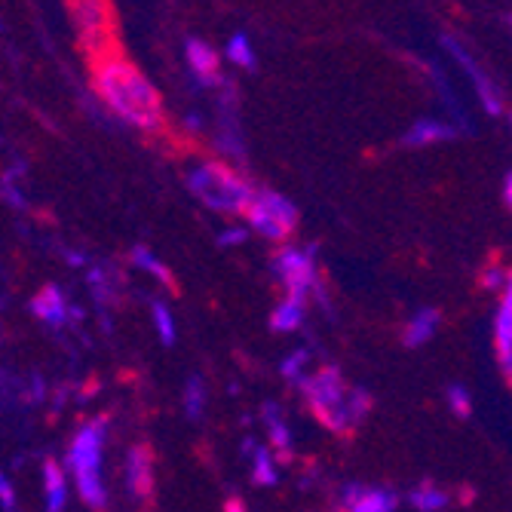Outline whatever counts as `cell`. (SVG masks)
I'll return each instance as SVG.
<instances>
[{"mask_svg":"<svg viewBox=\"0 0 512 512\" xmlns=\"http://www.w3.org/2000/svg\"><path fill=\"white\" fill-rule=\"evenodd\" d=\"M184 56H188V65H191V71L197 74V80H200L203 86L221 83V71H218L221 59H218V53L212 50V46H209L206 40L191 37L188 46H184Z\"/></svg>","mask_w":512,"mask_h":512,"instance_id":"8fae6325","label":"cell"},{"mask_svg":"<svg viewBox=\"0 0 512 512\" xmlns=\"http://www.w3.org/2000/svg\"><path fill=\"white\" fill-rule=\"evenodd\" d=\"M439 310H421L411 322H408V329H405V344L408 347H421L433 338L436 332V325H439Z\"/></svg>","mask_w":512,"mask_h":512,"instance_id":"ac0fdd59","label":"cell"},{"mask_svg":"<svg viewBox=\"0 0 512 512\" xmlns=\"http://www.w3.org/2000/svg\"><path fill=\"white\" fill-rule=\"evenodd\" d=\"M512 292L503 289L500 292V307H497V319H494V353L503 371V381L509 384V371H512Z\"/></svg>","mask_w":512,"mask_h":512,"instance_id":"30bf717a","label":"cell"},{"mask_svg":"<svg viewBox=\"0 0 512 512\" xmlns=\"http://www.w3.org/2000/svg\"><path fill=\"white\" fill-rule=\"evenodd\" d=\"M399 506V497L393 491H365L350 512H393Z\"/></svg>","mask_w":512,"mask_h":512,"instance_id":"7402d4cb","label":"cell"},{"mask_svg":"<svg viewBox=\"0 0 512 512\" xmlns=\"http://www.w3.org/2000/svg\"><path fill=\"white\" fill-rule=\"evenodd\" d=\"M503 203H506V206L512 203V175H509V172L503 175Z\"/></svg>","mask_w":512,"mask_h":512,"instance_id":"836d02e7","label":"cell"},{"mask_svg":"<svg viewBox=\"0 0 512 512\" xmlns=\"http://www.w3.org/2000/svg\"><path fill=\"white\" fill-rule=\"evenodd\" d=\"M224 56H227L230 65H237V68H255V65H258V56H255V50H252V40H249L243 31H237L234 37L227 40Z\"/></svg>","mask_w":512,"mask_h":512,"instance_id":"ffe728a7","label":"cell"},{"mask_svg":"<svg viewBox=\"0 0 512 512\" xmlns=\"http://www.w3.org/2000/svg\"><path fill=\"white\" fill-rule=\"evenodd\" d=\"M105 417L99 421H89L77 430V439L71 445L68 463L74 473H86V470H99L102 463V445H105Z\"/></svg>","mask_w":512,"mask_h":512,"instance_id":"ba28073f","label":"cell"},{"mask_svg":"<svg viewBox=\"0 0 512 512\" xmlns=\"http://www.w3.org/2000/svg\"><path fill=\"white\" fill-rule=\"evenodd\" d=\"M203 405H206V387H203L200 378H191L188 396H184V408H188L191 417H200V414H203Z\"/></svg>","mask_w":512,"mask_h":512,"instance_id":"4316f807","label":"cell"},{"mask_svg":"<svg viewBox=\"0 0 512 512\" xmlns=\"http://www.w3.org/2000/svg\"><path fill=\"white\" fill-rule=\"evenodd\" d=\"M448 405L454 408L457 417H470V414H473L470 390H463V387H448Z\"/></svg>","mask_w":512,"mask_h":512,"instance_id":"83f0119b","label":"cell"},{"mask_svg":"<svg viewBox=\"0 0 512 512\" xmlns=\"http://www.w3.org/2000/svg\"><path fill=\"white\" fill-rule=\"evenodd\" d=\"M246 240V230H227V234H221V243L224 246H237Z\"/></svg>","mask_w":512,"mask_h":512,"instance_id":"1f68e13d","label":"cell"},{"mask_svg":"<svg viewBox=\"0 0 512 512\" xmlns=\"http://www.w3.org/2000/svg\"><path fill=\"white\" fill-rule=\"evenodd\" d=\"M479 286L482 289H488V292H494V289H509V270L497 261V258H491L488 264H485V270L479 273Z\"/></svg>","mask_w":512,"mask_h":512,"instance_id":"cb8c5ba5","label":"cell"},{"mask_svg":"<svg viewBox=\"0 0 512 512\" xmlns=\"http://www.w3.org/2000/svg\"><path fill=\"white\" fill-rule=\"evenodd\" d=\"M371 405H375V399H371V393H368V390H362V387H356V390H353V414H356V421H362V417L371 411Z\"/></svg>","mask_w":512,"mask_h":512,"instance_id":"f546056e","label":"cell"},{"mask_svg":"<svg viewBox=\"0 0 512 512\" xmlns=\"http://www.w3.org/2000/svg\"><path fill=\"white\" fill-rule=\"evenodd\" d=\"M224 512H249V509H246V503L240 497H227L224 500Z\"/></svg>","mask_w":512,"mask_h":512,"instance_id":"d6a6232c","label":"cell"},{"mask_svg":"<svg viewBox=\"0 0 512 512\" xmlns=\"http://www.w3.org/2000/svg\"><path fill=\"white\" fill-rule=\"evenodd\" d=\"M126 485L129 494L142 503H154L157 485H154V451L148 442H138L126 454Z\"/></svg>","mask_w":512,"mask_h":512,"instance_id":"52a82bcc","label":"cell"},{"mask_svg":"<svg viewBox=\"0 0 512 512\" xmlns=\"http://www.w3.org/2000/svg\"><path fill=\"white\" fill-rule=\"evenodd\" d=\"M188 188L209 209L224 215H243L252 203V184L224 163H203L188 175Z\"/></svg>","mask_w":512,"mask_h":512,"instance_id":"3957f363","label":"cell"},{"mask_svg":"<svg viewBox=\"0 0 512 512\" xmlns=\"http://www.w3.org/2000/svg\"><path fill=\"white\" fill-rule=\"evenodd\" d=\"M264 417H267V427H270V442L279 454V463H289L292 460V436H289V427L283 424V417L273 405H264Z\"/></svg>","mask_w":512,"mask_h":512,"instance_id":"e0dca14e","label":"cell"},{"mask_svg":"<svg viewBox=\"0 0 512 512\" xmlns=\"http://www.w3.org/2000/svg\"><path fill=\"white\" fill-rule=\"evenodd\" d=\"M457 129L442 123V120H417L405 138H402V145L405 148H424V145H439V142H448V138H454Z\"/></svg>","mask_w":512,"mask_h":512,"instance_id":"7c38bea8","label":"cell"},{"mask_svg":"<svg viewBox=\"0 0 512 512\" xmlns=\"http://www.w3.org/2000/svg\"><path fill=\"white\" fill-rule=\"evenodd\" d=\"M243 215L249 218V224L261 237H267L273 243L292 240V234L298 230V209L286 197H279L273 191H255L252 203Z\"/></svg>","mask_w":512,"mask_h":512,"instance_id":"277c9868","label":"cell"},{"mask_svg":"<svg viewBox=\"0 0 512 512\" xmlns=\"http://www.w3.org/2000/svg\"><path fill=\"white\" fill-rule=\"evenodd\" d=\"M255 467H252V482L255 485H276V463L267 448H255Z\"/></svg>","mask_w":512,"mask_h":512,"instance_id":"d4e9b609","label":"cell"},{"mask_svg":"<svg viewBox=\"0 0 512 512\" xmlns=\"http://www.w3.org/2000/svg\"><path fill=\"white\" fill-rule=\"evenodd\" d=\"M301 322H304V304L286 298L283 304H279L270 316V329L273 332H295L301 329Z\"/></svg>","mask_w":512,"mask_h":512,"instance_id":"d6986e66","label":"cell"},{"mask_svg":"<svg viewBox=\"0 0 512 512\" xmlns=\"http://www.w3.org/2000/svg\"><path fill=\"white\" fill-rule=\"evenodd\" d=\"M31 310L37 319L50 322V325H62L68 319V304H65V295L56 289V286H46L34 301H31Z\"/></svg>","mask_w":512,"mask_h":512,"instance_id":"5bb4252c","label":"cell"},{"mask_svg":"<svg viewBox=\"0 0 512 512\" xmlns=\"http://www.w3.org/2000/svg\"><path fill=\"white\" fill-rule=\"evenodd\" d=\"M68 10L77 28L80 43L92 59L111 53V13L108 0H68Z\"/></svg>","mask_w":512,"mask_h":512,"instance_id":"5b68a950","label":"cell"},{"mask_svg":"<svg viewBox=\"0 0 512 512\" xmlns=\"http://www.w3.org/2000/svg\"><path fill=\"white\" fill-rule=\"evenodd\" d=\"M0 506L7 512H16V494H13V485L7 482V476L0 473Z\"/></svg>","mask_w":512,"mask_h":512,"instance_id":"4dcf8cb0","label":"cell"},{"mask_svg":"<svg viewBox=\"0 0 512 512\" xmlns=\"http://www.w3.org/2000/svg\"><path fill=\"white\" fill-rule=\"evenodd\" d=\"M445 46H448V53L460 62V68L470 74V80L476 83V92H479V102H482V108L491 114V117H497V114H503V102H500V92H497V86L488 80V74L482 71V65L463 50V46L454 40V37H445Z\"/></svg>","mask_w":512,"mask_h":512,"instance_id":"9c48e42d","label":"cell"},{"mask_svg":"<svg viewBox=\"0 0 512 512\" xmlns=\"http://www.w3.org/2000/svg\"><path fill=\"white\" fill-rule=\"evenodd\" d=\"M77 476V488H80V500L89 506V509H105L108 503V491H105V482H102V473L99 470H86V473H74Z\"/></svg>","mask_w":512,"mask_h":512,"instance_id":"2e32d148","label":"cell"},{"mask_svg":"<svg viewBox=\"0 0 512 512\" xmlns=\"http://www.w3.org/2000/svg\"><path fill=\"white\" fill-rule=\"evenodd\" d=\"M276 273L283 279V286L289 289V298L304 304V298L313 292V283H316V267H313L310 252L283 249L276 258Z\"/></svg>","mask_w":512,"mask_h":512,"instance_id":"8992f818","label":"cell"},{"mask_svg":"<svg viewBox=\"0 0 512 512\" xmlns=\"http://www.w3.org/2000/svg\"><path fill=\"white\" fill-rule=\"evenodd\" d=\"M411 503L421 509V512H436V509L448 506V494L439 491V488H433V485H421V488H414Z\"/></svg>","mask_w":512,"mask_h":512,"instance_id":"603a6c76","label":"cell"},{"mask_svg":"<svg viewBox=\"0 0 512 512\" xmlns=\"http://www.w3.org/2000/svg\"><path fill=\"white\" fill-rule=\"evenodd\" d=\"M43 488H46V509L62 512L65 509V473L56 460L43 463Z\"/></svg>","mask_w":512,"mask_h":512,"instance_id":"9a60e30c","label":"cell"},{"mask_svg":"<svg viewBox=\"0 0 512 512\" xmlns=\"http://www.w3.org/2000/svg\"><path fill=\"white\" fill-rule=\"evenodd\" d=\"M307 350H298V353H292L289 359H286V365H283V375L289 378V381H298L301 375H304V365H307Z\"/></svg>","mask_w":512,"mask_h":512,"instance_id":"f1b7e54d","label":"cell"},{"mask_svg":"<svg viewBox=\"0 0 512 512\" xmlns=\"http://www.w3.org/2000/svg\"><path fill=\"white\" fill-rule=\"evenodd\" d=\"M92 83L99 99L129 126L142 132H160L166 123L157 86L117 53L92 59Z\"/></svg>","mask_w":512,"mask_h":512,"instance_id":"6da1fadb","label":"cell"},{"mask_svg":"<svg viewBox=\"0 0 512 512\" xmlns=\"http://www.w3.org/2000/svg\"><path fill=\"white\" fill-rule=\"evenodd\" d=\"M89 286L96 292L99 304H114L120 301V292H123V276L114 264H99L96 270L89 273Z\"/></svg>","mask_w":512,"mask_h":512,"instance_id":"4fadbf2b","label":"cell"},{"mask_svg":"<svg viewBox=\"0 0 512 512\" xmlns=\"http://www.w3.org/2000/svg\"><path fill=\"white\" fill-rule=\"evenodd\" d=\"M151 313H154V325H157V332H160L163 344H172V341H175V322H172V313L166 310V304L154 301V304H151Z\"/></svg>","mask_w":512,"mask_h":512,"instance_id":"484cf974","label":"cell"},{"mask_svg":"<svg viewBox=\"0 0 512 512\" xmlns=\"http://www.w3.org/2000/svg\"><path fill=\"white\" fill-rule=\"evenodd\" d=\"M132 261H135L138 267H142V270L154 273V276L160 279V283H163L166 289H172V292L178 295V283H175V276H172V273L166 270V264H163V261H157V258H154V255L145 249V246H135V249H132Z\"/></svg>","mask_w":512,"mask_h":512,"instance_id":"44dd1931","label":"cell"},{"mask_svg":"<svg viewBox=\"0 0 512 512\" xmlns=\"http://www.w3.org/2000/svg\"><path fill=\"white\" fill-rule=\"evenodd\" d=\"M304 390V402L310 408V414L316 421L332 430L335 436H350L356 430V414H353V390L344 384L341 371L335 365L319 368L313 378L301 381Z\"/></svg>","mask_w":512,"mask_h":512,"instance_id":"7a4b0ae2","label":"cell"}]
</instances>
